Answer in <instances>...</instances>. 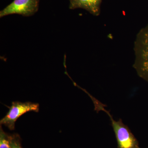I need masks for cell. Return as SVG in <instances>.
Listing matches in <instances>:
<instances>
[{
	"instance_id": "7a4b0ae2",
	"label": "cell",
	"mask_w": 148,
	"mask_h": 148,
	"mask_svg": "<svg viewBox=\"0 0 148 148\" xmlns=\"http://www.w3.org/2000/svg\"><path fill=\"white\" fill-rule=\"evenodd\" d=\"M5 116L0 121L1 125H4L11 130L15 128L16 121L24 114L30 112H38L39 111V105L32 102H12L11 106Z\"/></svg>"
},
{
	"instance_id": "ba28073f",
	"label": "cell",
	"mask_w": 148,
	"mask_h": 148,
	"mask_svg": "<svg viewBox=\"0 0 148 148\" xmlns=\"http://www.w3.org/2000/svg\"></svg>"
},
{
	"instance_id": "6da1fadb",
	"label": "cell",
	"mask_w": 148,
	"mask_h": 148,
	"mask_svg": "<svg viewBox=\"0 0 148 148\" xmlns=\"http://www.w3.org/2000/svg\"><path fill=\"white\" fill-rule=\"evenodd\" d=\"M133 49L134 69L138 75L148 83V24L138 32Z\"/></svg>"
},
{
	"instance_id": "3957f363",
	"label": "cell",
	"mask_w": 148,
	"mask_h": 148,
	"mask_svg": "<svg viewBox=\"0 0 148 148\" xmlns=\"http://www.w3.org/2000/svg\"><path fill=\"white\" fill-rule=\"evenodd\" d=\"M39 2L40 0H14L0 11V18L14 14L33 16L38 10Z\"/></svg>"
},
{
	"instance_id": "5b68a950",
	"label": "cell",
	"mask_w": 148,
	"mask_h": 148,
	"mask_svg": "<svg viewBox=\"0 0 148 148\" xmlns=\"http://www.w3.org/2000/svg\"><path fill=\"white\" fill-rule=\"evenodd\" d=\"M69 9H83L92 15L98 16L101 13V7L103 0H69Z\"/></svg>"
},
{
	"instance_id": "8992f818",
	"label": "cell",
	"mask_w": 148,
	"mask_h": 148,
	"mask_svg": "<svg viewBox=\"0 0 148 148\" xmlns=\"http://www.w3.org/2000/svg\"><path fill=\"white\" fill-rule=\"evenodd\" d=\"M0 148H11V135L3 130L0 126Z\"/></svg>"
},
{
	"instance_id": "277c9868",
	"label": "cell",
	"mask_w": 148,
	"mask_h": 148,
	"mask_svg": "<svg viewBox=\"0 0 148 148\" xmlns=\"http://www.w3.org/2000/svg\"><path fill=\"white\" fill-rule=\"evenodd\" d=\"M118 148H140L139 142L121 120L116 121L110 116Z\"/></svg>"
},
{
	"instance_id": "52a82bcc",
	"label": "cell",
	"mask_w": 148,
	"mask_h": 148,
	"mask_svg": "<svg viewBox=\"0 0 148 148\" xmlns=\"http://www.w3.org/2000/svg\"><path fill=\"white\" fill-rule=\"evenodd\" d=\"M11 148H22L21 138L18 134L11 135Z\"/></svg>"
}]
</instances>
